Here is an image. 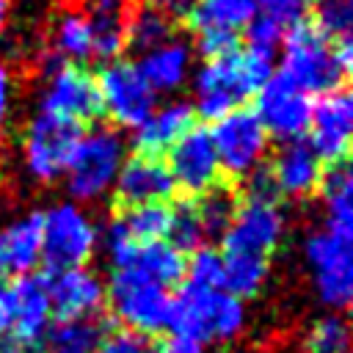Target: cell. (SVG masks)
Wrapping results in <instances>:
<instances>
[{
  "label": "cell",
  "mask_w": 353,
  "mask_h": 353,
  "mask_svg": "<svg viewBox=\"0 0 353 353\" xmlns=\"http://www.w3.org/2000/svg\"><path fill=\"white\" fill-rule=\"evenodd\" d=\"M223 353H254V350H223Z\"/></svg>",
  "instance_id": "f6af8a7d"
},
{
  "label": "cell",
  "mask_w": 353,
  "mask_h": 353,
  "mask_svg": "<svg viewBox=\"0 0 353 353\" xmlns=\"http://www.w3.org/2000/svg\"><path fill=\"white\" fill-rule=\"evenodd\" d=\"M309 8L314 11V30L334 41L347 39L353 25V0H314Z\"/></svg>",
  "instance_id": "d6a6232c"
},
{
  "label": "cell",
  "mask_w": 353,
  "mask_h": 353,
  "mask_svg": "<svg viewBox=\"0 0 353 353\" xmlns=\"http://www.w3.org/2000/svg\"><path fill=\"white\" fill-rule=\"evenodd\" d=\"M281 80L295 85L309 97L328 94L342 85L350 74V41L347 39H325L320 30L309 25L292 28L281 39Z\"/></svg>",
  "instance_id": "7a4b0ae2"
},
{
  "label": "cell",
  "mask_w": 353,
  "mask_h": 353,
  "mask_svg": "<svg viewBox=\"0 0 353 353\" xmlns=\"http://www.w3.org/2000/svg\"><path fill=\"white\" fill-rule=\"evenodd\" d=\"M273 190L290 199L312 196L323 179V160L306 141H284L268 171Z\"/></svg>",
  "instance_id": "ffe728a7"
},
{
  "label": "cell",
  "mask_w": 353,
  "mask_h": 353,
  "mask_svg": "<svg viewBox=\"0 0 353 353\" xmlns=\"http://www.w3.org/2000/svg\"><path fill=\"white\" fill-rule=\"evenodd\" d=\"M47 353H94L102 334V325L94 317H61L52 328L44 331Z\"/></svg>",
  "instance_id": "83f0119b"
},
{
  "label": "cell",
  "mask_w": 353,
  "mask_h": 353,
  "mask_svg": "<svg viewBox=\"0 0 353 353\" xmlns=\"http://www.w3.org/2000/svg\"><path fill=\"white\" fill-rule=\"evenodd\" d=\"M168 174L174 179L176 190H185L190 196H201L218 185L221 165L218 154L210 138V130L190 127L171 149H168Z\"/></svg>",
  "instance_id": "5bb4252c"
},
{
  "label": "cell",
  "mask_w": 353,
  "mask_h": 353,
  "mask_svg": "<svg viewBox=\"0 0 353 353\" xmlns=\"http://www.w3.org/2000/svg\"><path fill=\"white\" fill-rule=\"evenodd\" d=\"M124 141L110 127H94L80 135L72 160L63 171L66 188L80 201H97L108 196L116 185L119 168L124 163Z\"/></svg>",
  "instance_id": "5b68a950"
},
{
  "label": "cell",
  "mask_w": 353,
  "mask_h": 353,
  "mask_svg": "<svg viewBox=\"0 0 353 353\" xmlns=\"http://www.w3.org/2000/svg\"><path fill=\"white\" fill-rule=\"evenodd\" d=\"M234 199L226 193V190H207L201 193V199L196 201V210H199V218H201V226L207 232V237H218L226 232L232 215H234Z\"/></svg>",
  "instance_id": "d590c367"
},
{
  "label": "cell",
  "mask_w": 353,
  "mask_h": 353,
  "mask_svg": "<svg viewBox=\"0 0 353 353\" xmlns=\"http://www.w3.org/2000/svg\"><path fill=\"white\" fill-rule=\"evenodd\" d=\"M50 44L55 58H61L63 63H80L94 55V36L80 8H66L55 17Z\"/></svg>",
  "instance_id": "d4e9b609"
},
{
  "label": "cell",
  "mask_w": 353,
  "mask_h": 353,
  "mask_svg": "<svg viewBox=\"0 0 353 353\" xmlns=\"http://www.w3.org/2000/svg\"><path fill=\"white\" fill-rule=\"evenodd\" d=\"M309 146L323 163H345L353 141V99L347 91L334 88L328 94H320L317 102H312L309 116Z\"/></svg>",
  "instance_id": "4fadbf2b"
},
{
  "label": "cell",
  "mask_w": 353,
  "mask_h": 353,
  "mask_svg": "<svg viewBox=\"0 0 353 353\" xmlns=\"http://www.w3.org/2000/svg\"><path fill=\"white\" fill-rule=\"evenodd\" d=\"M171 39V17L157 6H141L127 17V44L146 52Z\"/></svg>",
  "instance_id": "4dcf8cb0"
},
{
  "label": "cell",
  "mask_w": 353,
  "mask_h": 353,
  "mask_svg": "<svg viewBox=\"0 0 353 353\" xmlns=\"http://www.w3.org/2000/svg\"><path fill=\"white\" fill-rule=\"evenodd\" d=\"M130 268H135L143 276L154 279L157 284L168 287L185 276V254L176 245H171L168 240H154V243H143L138 248V256Z\"/></svg>",
  "instance_id": "f1b7e54d"
},
{
  "label": "cell",
  "mask_w": 353,
  "mask_h": 353,
  "mask_svg": "<svg viewBox=\"0 0 353 353\" xmlns=\"http://www.w3.org/2000/svg\"><path fill=\"white\" fill-rule=\"evenodd\" d=\"M8 309H11L8 336L22 347L36 345L50 328V317H52L47 279L28 273L19 276L14 284H8Z\"/></svg>",
  "instance_id": "e0dca14e"
},
{
  "label": "cell",
  "mask_w": 353,
  "mask_h": 353,
  "mask_svg": "<svg viewBox=\"0 0 353 353\" xmlns=\"http://www.w3.org/2000/svg\"><path fill=\"white\" fill-rule=\"evenodd\" d=\"M41 262V212L19 215L0 226V279H19Z\"/></svg>",
  "instance_id": "44dd1931"
},
{
  "label": "cell",
  "mask_w": 353,
  "mask_h": 353,
  "mask_svg": "<svg viewBox=\"0 0 353 353\" xmlns=\"http://www.w3.org/2000/svg\"><path fill=\"white\" fill-rule=\"evenodd\" d=\"M259 121L265 124L268 135L281 141H301L309 127L312 116V97L298 91L281 77H270L256 91V110Z\"/></svg>",
  "instance_id": "2e32d148"
},
{
  "label": "cell",
  "mask_w": 353,
  "mask_h": 353,
  "mask_svg": "<svg viewBox=\"0 0 353 353\" xmlns=\"http://www.w3.org/2000/svg\"><path fill=\"white\" fill-rule=\"evenodd\" d=\"M171 292L165 284L143 276L135 268H121L105 287V301L113 317L135 334H160L171 325Z\"/></svg>",
  "instance_id": "277c9868"
},
{
  "label": "cell",
  "mask_w": 353,
  "mask_h": 353,
  "mask_svg": "<svg viewBox=\"0 0 353 353\" xmlns=\"http://www.w3.org/2000/svg\"><path fill=\"white\" fill-rule=\"evenodd\" d=\"M41 110L74 124L94 119L99 113L97 80L77 63H58L41 85Z\"/></svg>",
  "instance_id": "9a60e30c"
},
{
  "label": "cell",
  "mask_w": 353,
  "mask_h": 353,
  "mask_svg": "<svg viewBox=\"0 0 353 353\" xmlns=\"http://www.w3.org/2000/svg\"><path fill=\"white\" fill-rule=\"evenodd\" d=\"M113 190L127 207L135 204H154L174 196V179L168 174V165L157 154H135L124 157Z\"/></svg>",
  "instance_id": "ac0fdd59"
},
{
  "label": "cell",
  "mask_w": 353,
  "mask_h": 353,
  "mask_svg": "<svg viewBox=\"0 0 353 353\" xmlns=\"http://www.w3.org/2000/svg\"><path fill=\"white\" fill-rule=\"evenodd\" d=\"M94 353H152V342L143 334L121 328V331L102 336Z\"/></svg>",
  "instance_id": "f35d334b"
},
{
  "label": "cell",
  "mask_w": 353,
  "mask_h": 353,
  "mask_svg": "<svg viewBox=\"0 0 353 353\" xmlns=\"http://www.w3.org/2000/svg\"><path fill=\"white\" fill-rule=\"evenodd\" d=\"M254 17V0H193L188 19L201 55L215 58L234 50L240 30Z\"/></svg>",
  "instance_id": "7c38bea8"
},
{
  "label": "cell",
  "mask_w": 353,
  "mask_h": 353,
  "mask_svg": "<svg viewBox=\"0 0 353 353\" xmlns=\"http://www.w3.org/2000/svg\"><path fill=\"white\" fill-rule=\"evenodd\" d=\"M273 77V58L251 50H229L207 58L193 74V110L201 119H221L223 113L243 108L245 99Z\"/></svg>",
  "instance_id": "6da1fadb"
},
{
  "label": "cell",
  "mask_w": 353,
  "mask_h": 353,
  "mask_svg": "<svg viewBox=\"0 0 353 353\" xmlns=\"http://www.w3.org/2000/svg\"><path fill=\"white\" fill-rule=\"evenodd\" d=\"M245 323H248L245 303L221 287H199L188 281L171 298L168 328L201 345H210V342L229 345L245 331Z\"/></svg>",
  "instance_id": "3957f363"
},
{
  "label": "cell",
  "mask_w": 353,
  "mask_h": 353,
  "mask_svg": "<svg viewBox=\"0 0 353 353\" xmlns=\"http://www.w3.org/2000/svg\"><path fill=\"white\" fill-rule=\"evenodd\" d=\"M301 353H350L347 320L339 317L336 312L317 317L301 339Z\"/></svg>",
  "instance_id": "1f68e13d"
},
{
  "label": "cell",
  "mask_w": 353,
  "mask_h": 353,
  "mask_svg": "<svg viewBox=\"0 0 353 353\" xmlns=\"http://www.w3.org/2000/svg\"><path fill=\"white\" fill-rule=\"evenodd\" d=\"M99 243H102V251H105L108 262H110L116 270L130 268V265L135 262V256H138V248H141V245L132 240V234L124 229V223H121L119 218L99 234Z\"/></svg>",
  "instance_id": "74e56055"
},
{
  "label": "cell",
  "mask_w": 353,
  "mask_h": 353,
  "mask_svg": "<svg viewBox=\"0 0 353 353\" xmlns=\"http://www.w3.org/2000/svg\"><path fill=\"white\" fill-rule=\"evenodd\" d=\"M80 127L69 119L39 110L22 135V165L36 182H52L63 176L72 152L80 141Z\"/></svg>",
  "instance_id": "ba28073f"
},
{
  "label": "cell",
  "mask_w": 353,
  "mask_h": 353,
  "mask_svg": "<svg viewBox=\"0 0 353 353\" xmlns=\"http://www.w3.org/2000/svg\"><path fill=\"white\" fill-rule=\"evenodd\" d=\"M11 108H14V77H11L8 66L0 61V130L8 124Z\"/></svg>",
  "instance_id": "60d3db41"
},
{
  "label": "cell",
  "mask_w": 353,
  "mask_h": 353,
  "mask_svg": "<svg viewBox=\"0 0 353 353\" xmlns=\"http://www.w3.org/2000/svg\"><path fill=\"white\" fill-rule=\"evenodd\" d=\"M309 0H254V17L273 25L279 33H290L292 28L303 25L309 14Z\"/></svg>",
  "instance_id": "e575fe53"
},
{
  "label": "cell",
  "mask_w": 353,
  "mask_h": 353,
  "mask_svg": "<svg viewBox=\"0 0 353 353\" xmlns=\"http://www.w3.org/2000/svg\"><path fill=\"white\" fill-rule=\"evenodd\" d=\"M99 245V229L91 215L72 204H55L41 215V262L55 273L83 268Z\"/></svg>",
  "instance_id": "8992f818"
},
{
  "label": "cell",
  "mask_w": 353,
  "mask_h": 353,
  "mask_svg": "<svg viewBox=\"0 0 353 353\" xmlns=\"http://www.w3.org/2000/svg\"><path fill=\"white\" fill-rule=\"evenodd\" d=\"M99 110L119 127H138L154 108V91L146 85L135 63L110 61L97 80Z\"/></svg>",
  "instance_id": "8fae6325"
},
{
  "label": "cell",
  "mask_w": 353,
  "mask_h": 353,
  "mask_svg": "<svg viewBox=\"0 0 353 353\" xmlns=\"http://www.w3.org/2000/svg\"><path fill=\"white\" fill-rule=\"evenodd\" d=\"M223 256V281L221 287L232 295H237L240 301L254 298L270 273V262L268 256H256V254H243V251H221Z\"/></svg>",
  "instance_id": "4316f807"
},
{
  "label": "cell",
  "mask_w": 353,
  "mask_h": 353,
  "mask_svg": "<svg viewBox=\"0 0 353 353\" xmlns=\"http://www.w3.org/2000/svg\"><path fill=\"white\" fill-rule=\"evenodd\" d=\"M350 237L334 232L328 226L314 229L303 240V259L312 270V284L331 312L345 309L353 295V259H350Z\"/></svg>",
  "instance_id": "52a82bcc"
},
{
  "label": "cell",
  "mask_w": 353,
  "mask_h": 353,
  "mask_svg": "<svg viewBox=\"0 0 353 353\" xmlns=\"http://www.w3.org/2000/svg\"><path fill=\"white\" fill-rule=\"evenodd\" d=\"M80 11L94 36V55L116 58L127 44V3L124 0H83Z\"/></svg>",
  "instance_id": "cb8c5ba5"
},
{
  "label": "cell",
  "mask_w": 353,
  "mask_h": 353,
  "mask_svg": "<svg viewBox=\"0 0 353 353\" xmlns=\"http://www.w3.org/2000/svg\"><path fill=\"white\" fill-rule=\"evenodd\" d=\"M11 309H8V284L0 279V336H8Z\"/></svg>",
  "instance_id": "b9f144b4"
},
{
  "label": "cell",
  "mask_w": 353,
  "mask_h": 353,
  "mask_svg": "<svg viewBox=\"0 0 353 353\" xmlns=\"http://www.w3.org/2000/svg\"><path fill=\"white\" fill-rule=\"evenodd\" d=\"M193 127V108L188 102H163L154 105L146 119L135 127V146L143 154H157L171 149Z\"/></svg>",
  "instance_id": "603a6c76"
},
{
  "label": "cell",
  "mask_w": 353,
  "mask_h": 353,
  "mask_svg": "<svg viewBox=\"0 0 353 353\" xmlns=\"http://www.w3.org/2000/svg\"><path fill=\"white\" fill-rule=\"evenodd\" d=\"M135 66L154 94H174L193 74V50L182 39H165L163 44L141 52V63Z\"/></svg>",
  "instance_id": "7402d4cb"
},
{
  "label": "cell",
  "mask_w": 353,
  "mask_h": 353,
  "mask_svg": "<svg viewBox=\"0 0 353 353\" xmlns=\"http://www.w3.org/2000/svg\"><path fill=\"white\" fill-rule=\"evenodd\" d=\"M350 171L345 163L331 165L328 174H323L320 179V190H323V226L342 232V234H353V199H350Z\"/></svg>",
  "instance_id": "484cf974"
},
{
  "label": "cell",
  "mask_w": 353,
  "mask_h": 353,
  "mask_svg": "<svg viewBox=\"0 0 353 353\" xmlns=\"http://www.w3.org/2000/svg\"><path fill=\"white\" fill-rule=\"evenodd\" d=\"M210 138L221 171L234 176H251L256 168H262V160L270 146V135L265 124L248 108H234L221 119H215Z\"/></svg>",
  "instance_id": "9c48e42d"
},
{
  "label": "cell",
  "mask_w": 353,
  "mask_h": 353,
  "mask_svg": "<svg viewBox=\"0 0 353 353\" xmlns=\"http://www.w3.org/2000/svg\"><path fill=\"white\" fill-rule=\"evenodd\" d=\"M8 14H11V0H0V36L8 25Z\"/></svg>",
  "instance_id": "ee69618b"
},
{
  "label": "cell",
  "mask_w": 353,
  "mask_h": 353,
  "mask_svg": "<svg viewBox=\"0 0 353 353\" xmlns=\"http://www.w3.org/2000/svg\"><path fill=\"white\" fill-rule=\"evenodd\" d=\"M154 6L171 17V14H188L193 0H154Z\"/></svg>",
  "instance_id": "7bdbcfd3"
},
{
  "label": "cell",
  "mask_w": 353,
  "mask_h": 353,
  "mask_svg": "<svg viewBox=\"0 0 353 353\" xmlns=\"http://www.w3.org/2000/svg\"><path fill=\"white\" fill-rule=\"evenodd\" d=\"M207 240V232L201 226L196 204H179L171 207V223H168V243L179 251H193Z\"/></svg>",
  "instance_id": "836d02e7"
},
{
  "label": "cell",
  "mask_w": 353,
  "mask_h": 353,
  "mask_svg": "<svg viewBox=\"0 0 353 353\" xmlns=\"http://www.w3.org/2000/svg\"><path fill=\"white\" fill-rule=\"evenodd\" d=\"M152 353H207V347L190 336H182V334H171L165 336L157 347H152Z\"/></svg>",
  "instance_id": "ab89813d"
},
{
  "label": "cell",
  "mask_w": 353,
  "mask_h": 353,
  "mask_svg": "<svg viewBox=\"0 0 353 353\" xmlns=\"http://www.w3.org/2000/svg\"><path fill=\"white\" fill-rule=\"evenodd\" d=\"M47 290L58 317H94L105 303V284L88 268L55 270L47 279Z\"/></svg>",
  "instance_id": "d6986e66"
},
{
  "label": "cell",
  "mask_w": 353,
  "mask_h": 353,
  "mask_svg": "<svg viewBox=\"0 0 353 353\" xmlns=\"http://www.w3.org/2000/svg\"><path fill=\"white\" fill-rule=\"evenodd\" d=\"M284 229L287 221L276 199L248 193V199L234 207V215L223 232V251L270 256L279 248Z\"/></svg>",
  "instance_id": "30bf717a"
},
{
  "label": "cell",
  "mask_w": 353,
  "mask_h": 353,
  "mask_svg": "<svg viewBox=\"0 0 353 353\" xmlns=\"http://www.w3.org/2000/svg\"><path fill=\"white\" fill-rule=\"evenodd\" d=\"M119 221L124 223V229L132 234V240L138 245L165 240L168 237V223H171V207L165 201L135 204V207H127Z\"/></svg>",
  "instance_id": "f546056e"
},
{
  "label": "cell",
  "mask_w": 353,
  "mask_h": 353,
  "mask_svg": "<svg viewBox=\"0 0 353 353\" xmlns=\"http://www.w3.org/2000/svg\"><path fill=\"white\" fill-rule=\"evenodd\" d=\"M185 273H188V281L190 284H199V287H221V281H223V256H221V251L207 248V245L193 248L190 259L185 262Z\"/></svg>",
  "instance_id": "8d00e7d4"
}]
</instances>
